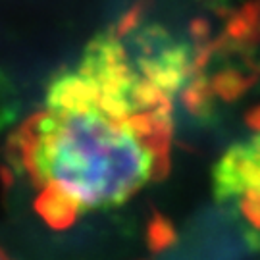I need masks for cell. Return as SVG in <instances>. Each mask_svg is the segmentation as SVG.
<instances>
[{"mask_svg": "<svg viewBox=\"0 0 260 260\" xmlns=\"http://www.w3.org/2000/svg\"><path fill=\"white\" fill-rule=\"evenodd\" d=\"M147 39L137 12L99 33L10 137V162L54 230L127 203L170 170L187 66Z\"/></svg>", "mask_w": 260, "mask_h": 260, "instance_id": "cell-1", "label": "cell"}, {"mask_svg": "<svg viewBox=\"0 0 260 260\" xmlns=\"http://www.w3.org/2000/svg\"><path fill=\"white\" fill-rule=\"evenodd\" d=\"M214 187L220 201L235 206L260 230V131L233 145L220 158Z\"/></svg>", "mask_w": 260, "mask_h": 260, "instance_id": "cell-2", "label": "cell"}, {"mask_svg": "<svg viewBox=\"0 0 260 260\" xmlns=\"http://www.w3.org/2000/svg\"><path fill=\"white\" fill-rule=\"evenodd\" d=\"M0 260H10L8 256H6V252L2 251V249H0Z\"/></svg>", "mask_w": 260, "mask_h": 260, "instance_id": "cell-3", "label": "cell"}]
</instances>
